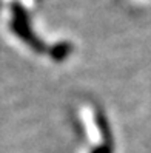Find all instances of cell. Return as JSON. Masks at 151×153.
Wrapping results in <instances>:
<instances>
[{"instance_id":"cell-1","label":"cell","mask_w":151,"mask_h":153,"mask_svg":"<svg viewBox=\"0 0 151 153\" xmlns=\"http://www.w3.org/2000/svg\"><path fill=\"white\" fill-rule=\"evenodd\" d=\"M11 11H13V22H11L13 31L19 36L22 40H25L26 43H28L31 48H34L35 51H43L45 50L42 40L31 30L29 17H28V13L25 11V8L20 3L14 2L13 6H11Z\"/></svg>"},{"instance_id":"cell-2","label":"cell","mask_w":151,"mask_h":153,"mask_svg":"<svg viewBox=\"0 0 151 153\" xmlns=\"http://www.w3.org/2000/svg\"><path fill=\"white\" fill-rule=\"evenodd\" d=\"M69 50H71V47L68 43H59L52 48V57H54L56 60H62L69 53Z\"/></svg>"}]
</instances>
